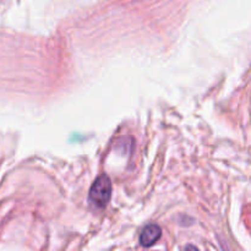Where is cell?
Here are the masks:
<instances>
[{
	"instance_id": "cell-1",
	"label": "cell",
	"mask_w": 251,
	"mask_h": 251,
	"mask_svg": "<svg viewBox=\"0 0 251 251\" xmlns=\"http://www.w3.org/2000/svg\"><path fill=\"white\" fill-rule=\"evenodd\" d=\"M112 196V183L107 176L102 174L95 180L90 190V200L96 207L103 208L108 205Z\"/></svg>"
},
{
	"instance_id": "cell-2",
	"label": "cell",
	"mask_w": 251,
	"mask_h": 251,
	"mask_svg": "<svg viewBox=\"0 0 251 251\" xmlns=\"http://www.w3.org/2000/svg\"><path fill=\"white\" fill-rule=\"evenodd\" d=\"M162 235V230L158 226L150 225L142 230L141 235H140V244L142 247H151L154 243L158 242V239Z\"/></svg>"
}]
</instances>
